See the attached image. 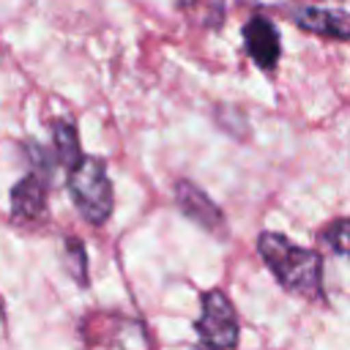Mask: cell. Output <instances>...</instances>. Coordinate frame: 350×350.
<instances>
[{"mask_svg": "<svg viewBox=\"0 0 350 350\" xmlns=\"http://www.w3.org/2000/svg\"><path fill=\"white\" fill-rule=\"evenodd\" d=\"M257 252L279 279L287 293H295L309 301H323V260L317 252L295 246L279 232H262L257 238Z\"/></svg>", "mask_w": 350, "mask_h": 350, "instance_id": "1", "label": "cell"}, {"mask_svg": "<svg viewBox=\"0 0 350 350\" xmlns=\"http://www.w3.org/2000/svg\"><path fill=\"white\" fill-rule=\"evenodd\" d=\"M68 189L77 211L90 224H104L112 213V183L101 159L82 156L68 172Z\"/></svg>", "mask_w": 350, "mask_h": 350, "instance_id": "2", "label": "cell"}, {"mask_svg": "<svg viewBox=\"0 0 350 350\" xmlns=\"http://www.w3.org/2000/svg\"><path fill=\"white\" fill-rule=\"evenodd\" d=\"M200 339L213 347H235L238 345V317L230 298L221 290H211L202 295V317L194 323Z\"/></svg>", "mask_w": 350, "mask_h": 350, "instance_id": "3", "label": "cell"}, {"mask_svg": "<svg viewBox=\"0 0 350 350\" xmlns=\"http://www.w3.org/2000/svg\"><path fill=\"white\" fill-rule=\"evenodd\" d=\"M175 200H178L180 211L189 219H194L200 227H205L211 232H224V213L202 189H197L189 180H178L175 183Z\"/></svg>", "mask_w": 350, "mask_h": 350, "instance_id": "4", "label": "cell"}, {"mask_svg": "<svg viewBox=\"0 0 350 350\" xmlns=\"http://www.w3.org/2000/svg\"><path fill=\"white\" fill-rule=\"evenodd\" d=\"M243 41H246V52L252 55V60L271 71L276 63H279V30L273 27L271 19L265 16H252L246 25H243Z\"/></svg>", "mask_w": 350, "mask_h": 350, "instance_id": "5", "label": "cell"}, {"mask_svg": "<svg viewBox=\"0 0 350 350\" xmlns=\"http://www.w3.org/2000/svg\"><path fill=\"white\" fill-rule=\"evenodd\" d=\"M293 19L306 33H317L325 38H350V14L342 8L301 5L293 11Z\"/></svg>", "mask_w": 350, "mask_h": 350, "instance_id": "6", "label": "cell"}, {"mask_svg": "<svg viewBox=\"0 0 350 350\" xmlns=\"http://www.w3.org/2000/svg\"><path fill=\"white\" fill-rule=\"evenodd\" d=\"M46 208V186L41 175H27L11 189V211L16 219H36Z\"/></svg>", "mask_w": 350, "mask_h": 350, "instance_id": "7", "label": "cell"}, {"mask_svg": "<svg viewBox=\"0 0 350 350\" xmlns=\"http://www.w3.org/2000/svg\"><path fill=\"white\" fill-rule=\"evenodd\" d=\"M55 150H57V161H63L66 167H74L82 159L79 156L77 129L71 123H63V120L55 123Z\"/></svg>", "mask_w": 350, "mask_h": 350, "instance_id": "8", "label": "cell"}, {"mask_svg": "<svg viewBox=\"0 0 350 350\" xmlns=\"http://www.w3.org/2000/svg\"><path fill=\"white\" fill-rule=\"evenodd\" d=\"M320 241L334 252L350 260V219H334L320 230Z\"/></svg>", "mask_w": 350, "mask_h": 350, "instance_id": "9", "label": "cell"}, {"mask_svg": "<svg viewBox=\"0 0 350 350\" xmlns=\"http://www.w3.org/2000/svg\"><path fill=\"white\" fill-rule=\"evenodd\" d=\"M63 257H66L68 273L79 284H88V254H85V249H82V243L77 238H66L63 241Z\"/></svg>", "mask_w": 350, "mask_h": 350, "instance_id": "10", "label": "cell"}, {"mask_svg": "<svg viewBox=\"0 0 350 350\" xmlns=\"http://www.w3.org/2000/svg\"><path fill=\"white\" fill-rule=\"evenodd\" d=\"M180 3H191V0H180Z\"/></svg>", "mask_w": 350, "mask_h": 350, "instance_id": "11", "label": "cell"}]
</instances>
